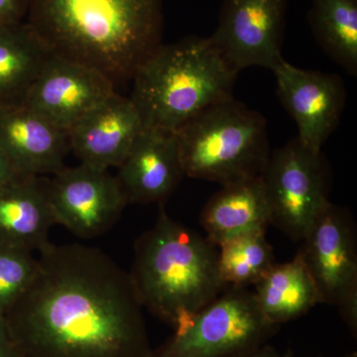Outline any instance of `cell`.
<instances>
[{"instance_id":"obj_1","label":"cell","mask_w":357,"mask_h":357,"mask_svg":"<svg viewBox=\"0 0 357 357\" xmlns=\"http://www.w3.org/2000/svg\"><path fill=\"white\" fill-rule=\"evenodd\" d=\"M3 317L21 357H153L129 272L100 249L47 243Z\"/></svg>"},{"instance_id":"obj_2","label":"cell","mask_w":357,"mask_h":357,"mask_svg":"<svg viewBox=\"0 0 357 357\" xmlns=\"http://www.w3.org/2000/svg\"><path fill=\"white\" fill-rule=\"evenodd\" d=\"M26 22L52 55L131 81L162 43L163 0H30Z\"/></svg>"},{"instance_id":"obj_3","label":"cell","mask_w":357,"mask_h":357,"mask_svg":"<svg viewBox=\"0 0 357 357\" xmlns=\"http://www.w3.org/2000/svg\"><path fill=\"white\" fill-rule=\"evenodd\" d=\"M159 206L153 227L136 241L129 275L143 307L175 330L227 287L217 246Z\"/></svg>"},{"instance_id":"obj_4","label":"cell","mask_w":357,"mask_h":357,"mask_svg":"<svg viewBox=\"0 0 357 357\" xmlns=\"http://www.w3.org/2000/svg\"><path fill=\"white\" fill-rule=\"evenodd\" d=\"M236 70L210 37L161 44L139 66L130 98L144 126L176 131L204 109L231 98Z\"/></svg>"},{"instance_id":"obj_5","label":"cell","mask_w":357,"mask_h":357,"mask_svg":"<svg viewBox=\"0 0 357 357\" xmlns=\"http://www.w3.org/2000/svg\"><path fill=\"white\" fill-rule=\"evenodd\" d=\"M175 133L185 176L222 185L260 177L271 153L266 119L234 96Z\"/></svg>"},{"instance_id":"obj_6","label":"cell","mask_w":357,"mask_h":357,"mask_svg":"<svg viewBox=\"0 0 357 357\" xmlns=\"http://www.w3.org/2000/svg\"><path fill=\"white\" fill-rule=\"evenodd\" d=\"M278 326L263 316L248 288L227 287L175 328L153 357H227L266 344Z\"/></svg>"},{"instance_id":"obj_7","label":"cell","mask_w":357,"mask_h":357,"mask_svg":"<svg viewBox=\"0 0 357 357\" xmlns=\"http://www.w3.org/2000/svg\"><path fill=\"white\" fill-rule=\"evenodd\" d=\"M269 206L270 225L294 241H302L331 203L330 168L323 152L297 137L270 153L260 176Z\"/></svg>"},{"instance_id":"obj_8","label":"cell","mask_w":357,"mask_h":357,"mask_svg":"<svg viewBox=\"0 0 357 357\" xmlns=\"http://www.w3.org/2000/svg\"><path fill=\"white\" fill-rule=\"evenodd\" d=\"M302 241L298 255L316 284L321 303L340 307L345 323L356 335L357 244L351 215L328 204Z\"/></svg>"},{"instance_id":"obj_9","label":"cell","mask_w":357,"mask_h":357,"mask_svg":"<svg viewBox=\"0 0 357 357\" xmlns=\"http://www.w3.org/2000/svg\"><path fill=\"white\" fill-rule=\"evenodd\" d=\"M286 9L287 0H223L210 38L236 73L249 67L273 70L284 61Z\"/></svg>"},{"instance_id":"obj_10","label":"cell","mask_w":357,"mask_h":357,"mask_svg":"<svg viewBox=\"0 0 357 357\" xmlns=\"http://www.w3.org/2000/svg\"><path fill=\"white\" fill-rule=\"evenodd\" d=\"M48 195L55 222L83 238L107 232L128 204L109 170L82 163L53 175Z\"/></svg>"},{"instance_id":"obj_11","label":"cell","mask_w":357,"mask_h":357,"mask_svg":"<svg viewBox=\"0 0 357 357\" xmlns=\"http://www.w3.org/2000/svg\"><path fill=\"white\" fill-rule=\"evenodd\" d=\"M277 93L297 124V138L310 149L321 152L337 128L347 91L335 74L304 70L284 60L273 70Z\"/></svg>"},{"instance_id":"obj_12","label":"cell","mask_w":357,"mask_h":357,"mask_svg":"<svg viewBox=\"0 0 357 357\" xmlns=\"http://www.w3.org/2000/svg\"><path fill=\"white\" fill-rule=\"evenodd\" d=\"M114 93L115 84L102 73L51 54L23 105L69 132L89 110Z\"/></svg>"},{"instance_id":"obj_13","label":"cell","mask_w":357,"mask_h":357,"mask_svg":"<svg viewBox=\"0 0 357 357\" xmlns=\"http://www.w3.org/2000/svg\"><path fill=\"white\" fill-rule=\"evenodd\" d=\"M143 128L131 98L115 91L70 129V150L84 165L102 170L117 168Z\"/></svg>"},{"instance_id":"obj_14","label":"cell","mask_w":357,"mask_h":357,"mask_svg":"<svg viewBox=\"0 0 357 357\" xmlns=\"http://www.w3.org/2000/svg\"><path fill=\"white\" fill-rule=\"evenodd\" d=\"M117 168L128 204H164L185 177L176 133L149 126Z\"/></svg>"},{"instance_id":"obj_15","label":"cell","mask_w":357,"mask_h":357,"mask_svg":"<svg viewBox=\"0 0 357 357\" xmlns=\"http://www.w3.org/2000/svg\"><path fill=\"white\" fill-rule=\"evenodd\" d=\"M0 147L18 175H55L65 168L68 132L20 105H0Z\"/></svg>"},{"instance_id":"obj_16","label":"cell","mask_w":357,"mask_h":357,"mask_svg":"<svg viewBox=\"0 0 357 357\" xmlns=\"http://www.w3.org/2000/svg\"><path fill=\"white\" fill-rule=\"evenodd\" d=\"M49 178L17 175L0 187V243L34 251L49 241L56 225L48 195Z\"/></svg>"},{"instance_id":"obj_17","label":"cell","mask_w":357,"mask_h":357,"mask_svg":"<svg viewBox=\"0 0 357 357\" xmlns=\"http://www.w3.org/2000/svg\"><path fill=\"white\" fill-rule=\"evenodd\" d=\"M211 197L201 215L206 238L217 248L234 237L266 231L269 206L261 178L222 185Z\"/></svg>"},{"instance_id":"obj_18","label":"cell","mask_w":357,"mask_h":357,"mask_svg":"<svg viewBox=\"0 0 357 357\" xmlns=\"http://www.w3.org/2000/svg\"><path fill=\"white\" fill-rule=\"evenodd\" d=\"M252 292L263 316L276 326L299 319L321 303L316 284L298 253L292 261L275 263Z\"/></svg>"},{"instance_id":"obj_19","label":"cell","mask_w":357,"mask_h":357,"mask_svg":"<svg viewBox=\"0 0 357 357\" xmlns=\"http://www.w3.org/2000/svg\"><path fill=\"white\" fill-rule=\"evenodd\" d=\"M50 56L26 21L0 26V105L24 102Z\"/></svg>"},{"instance_id":"obj_20","label":"cell","mask_w":357,"mask_h":357,"mask_svg":"<svg viewBox=\"0 0 357 357\" xmlns=\"http://www.w3.org/2000/svg\"><path fill=\"white\" fill-rule=\"evenodd\" d=\"M307 20L326 55L356 76L357 0H312Z\"/></svg>"},{"instance_id":"obj_21","label":"cell","mask_w":357,"mask_h":357,"mask_svg":"<svg viewBox=\"0 0 357 357\" xmlns=\"http://www.w3.org/2000/svg\"><path fill=\"white\" fill-rule=\"evenodd\" d=\"M218 271L225 287L255 286L275 264L266 231H253L220 244Z\"/></svg>"},{"instance_id":"obj_22","label":"cell","mask_w":357,"mask_h":357,"mask_svg":"<svg viewBox=\"0 0 357 357\" xmlns=\"http://www.w3.org/2000/svg\"><path fill=\"white\" fill-rule=\"evenodd\" d=\"M38 260L27 249L0 243V317L24 295L37 272Z\"/></svg>"},{"instance_id":"obj_23","label":"cell","mask_w":357,"mask_h":357,"mask_svg":"<svg viewBox=\"0 0 357 357\" xmlns=\"http://www.w3.org/2000/svg\"><path fill=\"white\" fill-rule=\"evenodd\" d=\"M30 0H0V26L24 22Z\"/></svg>"},{"instance_id":"obj_24","label":"cell","mask_w":357,"mask_h":357,"mask_svg":"<svg viewBox=\"0 0 357 357\" xmlns=\"http://www.w3.org/2000/svg\"><path fill=\"white\" fill-rule=\"evenodd\" d=\"M0 357H21L11 340L3 317H0Z\"/></svg>"},{"instance_id":"obj_25","label":"cell","mask_w":357,"mask_h":357,"mask_svg":"<svg viewBox=\"0 0 357 357\" xmlns=\"http://www.w3.org/2000/svg\"><path fill=\"white\" fill-rule=\"evenodd\" d=\"M18 174L15 172L8 157L0 147V187L15 178Z\"/></svg>"},{"instance_id":"obj_26","label":"cell","mask_w":357,"mask_h":357,"mask_svg":"<svg viewBox=\"0 0 357 357\" xmlns=\"http://www.w3.org/2000/svg\"><path fill=\"white\" fill-rule=\"evenodd\" d=\"M278 352L271 345L266 344L255 347V349H249V351L239 352L227 357H279Z\"/></svg>"},{"instance_id":"obj_27","label":"cell","mask_w":357,"mask_h":357,"mask_svg":"<svg viewBox=\"0 0 357 357\" xmlns=\"http://www.w3.org/2000/svg\"><path fill=\"white\" fill-rule=\"evenodd\" d=\"M279 357H293V354L292 351H288L285 354H283V356Z\"/></svg>"},{"instance_id":"obj_28","label":"cell","mask_w":357,"mask_h":357,"mask_svg":"<svg viewBox=\"0 0 357 357\" xmlns=\"http://www.w3.org/2000/svg\"><path fill=\"white\" fill-rule=\"evenodd\" d=\"M344 357H357L356 352H351V354H347V356Z\"/></svg>"}]
</instances>
